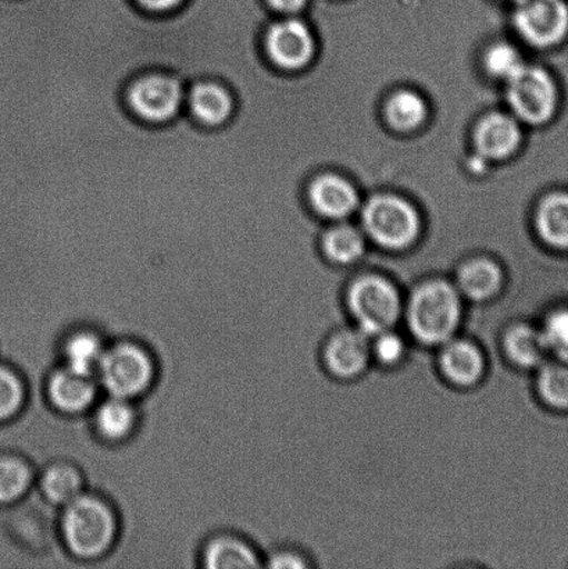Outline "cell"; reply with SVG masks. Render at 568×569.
I'll use <instances>...</instances> for the list:
<instances>
[{"instance_id":"32","label":"cell","mask_w":568,"mask_h":569,"mask_svg":"<svg viewBox=\"0 0 568 569\" xmlns=\"http://www.w3.org/2000/svg\"><path fill=\"white\" fill-rule=\"evenodd\" d=\"M138 9L152 16H169L181 10L188 0H132Z\"/></svg>"},{"instance_id":"29","label":"cell","mask_w":568,"mask_h":569,"mask_svg":"<svg viewBox=\"0 0 568 569\" xmlns=\"http://www.w3.org/2000/svg\"><path fill=\"white\" fill-rule=\"evenodd\" d=\"M542 333L552 355L568 353V303L550 310L542 323Z\"/></svg>"},{"instance_id":"9","label":"cell","mask_w":568,"mask_h":569,"mask_svg":"<svg viewBox=\"0 0 568 569\" xmlns=\"http://www.w3.org/2000/svg\"><path fill=\"white\" fill-rule=\"evenodd\" d=\"M261 50L272 69L297 71L309 64L315 53V41L303 21L283 19L266 26Z\"/></svg>"},{"instance_id":"12","label":"cell","mask_w":568,"mask_h":569,"mask_svg":"<svg viewBox=\"0 0 568 569\" xmlns=\"http://www.w3.org/2000/svg\"><path fill=\"white\" fill-rule=\"evenodd\" d=\"M370 357L369 335L348 329L332 337L326 349L328 368L341 378H352L365 370Z\"/></svg>"},{"instance_id":"3","label":"cell","mask_w":568,"mask_h":569,"mask_svg":"<svg viewBox=\"0 0 568 569\" xmlns=\"http://www.w3.org/2000/svg\"><path fill=\"white\" fill-rule=\"evenodd\" d=\"M116 518L104 501L80 495L66 505L61 531L72 555L98 559L111 548L116 538Z\"/></svg>"},{"instance_id":"27","label":"cell","mask_w":568,"mask_h":569,"mask_svg":"<svg viewBox=\"0 0 568 569\" xmlns=\"http://www.w3.org/2000/svg\"><path fill=\"white\" fill-rule=\"evenodd\" d=\"M220 2H225L231 8L241 11V13L247 14L250 20L255 21L256 24H259L261 28H265L269 22H266L261 19V10L256 8H250V6L243 4L241 2H237V0H220ZM263 37V36H261ZM266 59V58H265ZM270 66V64H269ZM270 69L272 67L270 66ZM272 80L271 70L269 78L265 83L263 89H261L258 97H255L252 100H249L247 103H239L237 100V111L236 119L242 122H250L260 119L261 116L267 113V91H269V83Z\"/></svg>"},{"instance_id":"21","label":"cell","mask_w":568,"mask_h":569,"mask_svg":"<svg viewBox=\"0 0 568 569\" xmlns=\"http://www.w3.org/2000/svg\"><path fill=\"white\" fill-rule=\"evenodd\" d=\"M103 353V345L97 335L78 332L67 339L64 346L66 367L83 373V376L92 377L98 371Z\"/></svg>"},{"instance_id":"25","label":"cell","mask_w":568,"mask_h":569,"mask_svg":"<svg viewBox=\"0 0 568 569\" xmlns=\"http://www.w3.org/2000/svg\"><path fill=\"white\" fill-rule=\"evenodd\" d=\"M30 485L31 471L24 461L17 457H0V506L21 499Z\"/></svg>"},{"instance_id":"2","label":"cell","mask_w":568,"mask_h":569,"mask_svg":"<svg viewBox=\"0 0 568 569\" xmlns=\"http://www.w3.org/2000/svg\"><path fill=\"white\" fill-rule=\"evenodd\" d=\"M188 83L171 72L153 70L132 78L124 100L130 113L148 126H166L186 113Z\"/></svg>"},{"instance_id":"16","label":"cell","mask_w":568,"mask_h":569,"mask_svg":"<svg viewBox=\"0 0 568 569\" xmlns=\"http://www.w3.org/2000/svg\"><path fill=\"white\" fill-rule=\"evenodd\" d=\"M441 367L449 381L467 387L481 378L484 357L477 346L450 339L442 350Z\"/></svg>"},{"instance_id":"24","label":"cell","mask_w":568,"mask_h":569,"mask_svg":"<svg viewBox=\"0 0 568 569\" xmlns=\"http://www.w3.org/2000/svg\"><path fill=\"white\" fill-rule=\"evenodd\" d=\"M427 114L425 100L410 91L395 93L387 104L389 124L400 131H410L421 126Z\"/></svg>"},{"instance_id":"15","label":"cell","mask_w":568,"mask_h":569,"mask_svg":"<svg viewBox=\"0 0 568 569\" xmlns=\"http://www.w3.org/2000/svg\"><path fill=\"white\" fill-rule=\"evenodd\" d=\"M310 200L320 214L330 219H343L358 206V193L343 178L322 176L310 187Z\"/></svg>"},{"instance_id":"17","label":"cell","mask_w":568,"mask_h":569,"mask_svg":"<svg viewBox=\"0 0 568 569\" xmlns=\"http://www.w3.org/2000/svg\"><path fill=\"white\" fill-rule=\"evenodd\" d=\"M537 390L545 405L568 415V353L550 355L538 367Z\"/></svg>"},{"instance_id":"1","label":"cell","mask_w":568,"mask_h":569,"mask_svg":"<svg viewBox=\"0 0 568 569\" xmlns=\"http://www.w3.org/2000/svg\"><path fill=\"white\" fill-rule=\"evenodd\" d=\"M461 301L458 290L444 281L421 284L411 296L408 322L411 333L426 345H445L458 331Z\"/></svg>"},{"instance_id":"22","label":"cell","mask_w":568,"mask_h":569,"mask_svg":"<svg viewBox=\"0 0 568 569\" xmlns=\"http://www.w3.org/2000/svg\"><path fill=\"white\" fill-rule=\"evenodd\" d=\"M136 418V411L128 400L111 396V399L99 407L94 423L103 438L120 440L132 432Z\"/></svg>"},{"instance_id":"5","label":"cell","mask_w":568,"mask_h":569,"mask_svg":"<svg viewBox=\"0 0 568 569\" xmlns=\"http://www.w3.org/2000/svg\"><path fill=\"white\" fill-rule=\"evenodd\" d=\"M97 373L110 396L130 400L150 387L155 366L147 351L139 346L120 343L104 350Z\"/></svg>"},{"instance_id":"6","label":"cell","mask_w":568,"mask_h":569,"mask_svg":"<svg viewBox=\"0 0 568 569\" xmlns=\"http://www.w3.org/2000/svg\"><path fill=\"white\" fill-rule=\"evenodd\" d=\"M349 309L360 331L376 337L388 331L402 312L398 289L380 277H363L349 290Z\"/></svg>"},{"instance_id":"26","label":"cell","mask_w":568,"mask_h":569,"mask_svg":"<svg viewBox=\"0 0 568 569\" xmlns=\"http://www.w3.org/2000/svg\"><path fill=\"white\" fill-rule=\"evenodd\" d=\"M325 252L336 263H352L363 254L365 239L352 227H337L325 238Z\"/></svg>"},{"instance_id":"28","label":"cell","mask_w":568,"mask_h":569,"mask_svg":"<svg viewBox=\"0 0 568 569\" xmlns=\"http://www.w3.org/2000/svg\"><path fill=\"white\" fill-rule=\"evenodd\" d=\"M26 390L21 379L8 366L0 365V422L13 418L24 403Z\"/></svg>"},{"instance_id":"31","label":"cell","mask_w":568,"mask_h":569,"mask_svg":"<svg viewBox=\"0 0 568 569\" xmlns=\"http://www.w3.org/2000/svg\"><path fill=\"white\" fill-rule=\"evenodd\" d=\"M372 351H375L377 359L383 362V365H395V362L402 359L406 351V345L398 333L388 329V331L376 335V342L375 346H372Z\"/></svg>"},{"instance_id":"33","label":"cell","mask_w":568,"mask_h":569,"mask_svg":"<svg viewBox=\"0 0 568 569\" xmlns=\"http://www.w3.org/2000/svg\"><path fill=\"white\" fill-rule=\"evenodd\" d=\"M263 2L272 11H277V13L293 14L303 9L308 0H263Z\"/></svg>"},{"instance_id":"20","label":"cell","mask_w":568,"mask_h":569,"mask_svg":"<svg viewBox=\"0 0 568 569\" xmlns=\"http://www.w3.org/2000/svg\"><path fill=\"white\" fill-rule=\"evenodd\" d=\"M205 567L209 569L255 568L258 556L242 540L222 537L211 540L203 553Z\"/></svg>"},{"instance_id":"34","label":"cell","mask_w":568,"mask_h":569,"mask_svg":"<svg viewBox=\"0 0 568 569\" xmlns=\"http://www.w3.org/2000/svg\"><path fill=\"white\" fill-rule=\"evenodd\" d=\"M272 568H305L306 562L299 556L292 553H280L272 557L270 561Z\"/></svg>"},{"instance_id":"13","label":"cell","mask_w":568,"mask_h":569,"mask_svg":"<svg viewBox=\"0 0 568 569\" xmlns=\"http://www.w3.org/2000/svg\"><path fill=\"white\" fill-rule=\"evenodd\" d=\"M48 392L56 409L67 415H78L93 403L97 385L91 376H83L66 367L50 378Z\"/></svg>"},{"instance_id":"35","label":"cell","mask_w":568,"mask_h":569,"mask_svg":"<svg viewBox=\"0 0 568 569\" xmlns=\"http://www.w3.org/2000/svg\"><path fill=\"white\" fill-rule=\"evenodd\" d=\"M516 2H519V3H520V2H521V0H516Z\"/></svg>"},{"instance_id":"11","label":"cell","mask_w":568,"mask_h":569,"mask_svg":"<svg viewBox=\"0 0 568 569\" xmlns=\"http://www.w3.org/2000/svg\"><path fill=\"white\" fill-rule=\"evenodd\" d=\"M534 228L545 247L568 254V187L554 189L539 200Z\"/></svg>"},{"instance_id":"4","label":"cell","mask_w":568,"mask_h":569,"mask_svg":"<svg viewBox=\"0 0 568 569\" xmlns=\"http://www.w3.org/2000/svg\"><path fill=\"white\" fill-rule=\"evenodd\" d=\"M508 99L517 119L542 127L559 116L565 91L547 67L525 63L508 78Z\"/></svg>"},{"instance_id":"8","label":"cell","mask_w":568,"mask_h":569,"mask_svg":"<svg viewBox=\"0 0 568 569\" xmlns=\"http://www.w3.org/2000/svg\"><path fill=\"white\" fill-rule=\"evenodd\" d=\"M515 22L522 39L534 48L567 47L568 0H521Z\"/></svg>"},{"instance_id":"7","label":"cell","mask_w":568,"mask_h":569,"mask_svg":"<svg viewBox=\"0 0 568 569\" xmlns=\"http://www.w3.org/2000/svg\"><path fill=\"white\" fill-rule=\"evenodd\" d=\"M363 224L378 244L389 249L409 247L420 230L416 210L392 194H378L366 204Z\"/></svg>"},{"instance_id":"14","label":"cell","mask_w":568,"mask_h":569,"mask_svg":"<svg viewBox=\"0 0 568 569\" xmlns=\"http://www.w3.org/2000/svg\"><path fill=\"white\" fill-rule=\"evenodd\" d=\"M521 142L519 122L505 114H491L480 122L476 131V147L482 158L505 159L516 152Z\"/></svg>"},{"instance_id":"23","label":"cell","mask_w":568,"mask_h":569,"mask_svg":"<svg viewBox=\"0 0 568 569\" xmlns=\"http://www.w3.org/2000/svg\"><path fill=\"white\" fill-rule=\"evenodd\" d=\"M41 487L50 501L66 506L82 495V478L74 467L56 465L44 471Z\"/></svg>"},{"instance_id":"19","label":"cell","mask_w":568,"mask_h":569,"mask_svg":"<svg viewBox=\"0 0 568 569\" xmlns=\"http://www.w3.org/2000/svg\"><path fill=\"white\" fill-rule=\"evenodd\" d=\"M459 287L472 300L492 298L502 287V271L491 260H472L461 269Z\"/></svg>"},{"instance_id":"30","label":"cell","mask_w":568,"mask_h":569,"mask_svg":"<svg viewBox=\"0 0 568 569\" xmlns=\"http://www.w3.org/2000/svg\"><path fill=\"white\" fill-rule=\"evenodd\" d=\"M486 64L494 76L508 80L525 64V61L521 60V56L516 48L508 43H499L488 50Z\"/></svg>"},{"instance_id":"10","label":"cell","mask_w":568,"mask_h":569,"mask_svg":"<svg viewBox=\"0 0 568 569\" xmlns=\"http://www.w3.org/2000/svg\"><path fill=\"white\" fill-rule=\"evenodd\" d=\"M237 98L231 88L213 78L188 83L186 113L200 127L221 128L236 116Z\"/></svg>"},{"instance_id":"18","label":"cell","mask_w":568,"mask_h":569,"mask_svg":"<svg viewBox=\"0 0 568 569\" xmlns=\"http://www.w3.org/2000/svg\"><path fill=\"white\" fill-rule=\"evenodd\" d=\"M505 343L510 359L517 366L525 368L541 367L545 360L552 355L542 329L530 326V323H520V326L511 328L506 335Z\"/></svg>"}]
</instances>
